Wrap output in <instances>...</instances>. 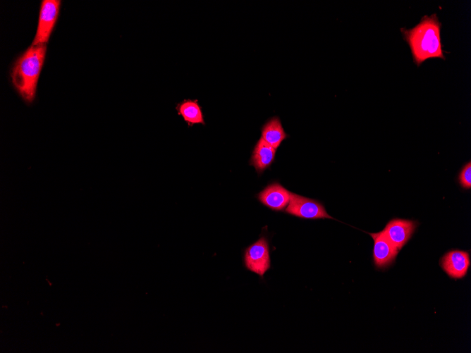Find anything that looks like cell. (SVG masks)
<instances>
[{"label":"cell","mask_w":471,"mask_h":353,"mask_svg":"<svg viewBox=\"0 0 471 353\" xmlns=\"http://www.w3.org/2000/svg\"><path fill=\"white\" fill-rule=\"evenodd\" d=\"M417 226L415 221L393 218L388 222L383 232L399 252L410 239Z\"/></svg>","instance_id":"8992f818"},{"label":"cell","mask_w":471,"mask_h":353,"mask_svg":"<svg viewBox=\"0 0 471 353\" xmlns=\"http://www.w3.org/2000/svg\"><path fill=\"white\" fill-rule=\"evenodd\" d=\"M440 264L443 270L452 278H463L470 266L468 252L462 250H452L445 254Z\"/></svg>","instance_id":"ba28073f"},{"label":"cell","mask_w":471,"mask_h":353,"mask_svg":"<svg viewBox=\"0 0 471 353\" xmlns=\"http://www.w3.org/2000/svg\"><path fill=\"white\" fill-rule=\"evenodd\" d=\"M287 136L278 117L271 118L262 128V137L276 149Z\"/></svg>","instance_id":"8fae6325"},{"label":"cell","mask_w":471,"mask_h":353,"mask_svg":"<svg viewBox=\"0 0 471 353\" xmlns=\"http://www.w3.org/2000/svg\"><path fill=\"white\" fill-rule=\"evenodd\" d=\"M285 212L305 219L333 218L319 202L293 192Z\"/></svg>","instance_id":"277c9868"},{"label":"cell","mask_w":471,"mask_h":353,"mask_svg":"<svg viewBox=\"0 0 471 353\" xmlns=\"http://www.w3.org/2000/svg\"><path fill=\"white\" fill-rule=\"evenodd\" d=\"M61 1H42L38 25L32 45H45L48 42L58 18Z\"/></svg>","instance_id":"3957f363"},{"label":"cell","mask_w":471,"mask_h":353,"mask_svg":"<svg viewBox=\"0 0 471 353\" xmlns=\"http://www.w3.org/2000/svg\"><path fill=\"white\" fill-rule=\"evenodd\" d=\"M401 31L417 66L431 58L445 59L441 42V23L436 14L425 16L414 27Z\"/></svg>","instance_id":"6da1fadb"},{"label":"cell","mask_w":471,"mask_h":353,"mask_svg":"<svg viewBox=\"0 0 471 353\" xmlns=\"http://www.w3.org/2000/svg\"><path fill=\"white\" fill-rule=\"evenodd\" d=\"M458 180L460 185L464 189H470L471 188V163L469 161L466 163L463 169L461 170Z\"/></svg>","instance_id":"4fadbf2b"},{"label":"cell","mask_w":471,"mask_h":353,"mask_svg":"<svg viewBox=\"0 0 471 353\" xmlns=\"http://www.w3.org/2000/svg\"><path fill=\"white\" fill-rule=\"evenodd\" d=\"M276 149L268 144L262 137L257 142L250 159V164L261 173L273 163Z\"/></svg>","instance_id":"30bf717a"},{"label":"cell","mask_w":471,"mask_h":353,"mask_svg":"<svg viewBox=\"0 0 471 353\" xmlns=\"http://www.w3.org/2000/svg\"><path fill=\"white\" fill-rule=\"evenodd\" d=\"M374 240L373 259L374 265L379 268L390 266L395 260L398 251L388 240L383 230L369 233Z\"/></svg>","instance_id":"52a82bcc"},{"label":"cell","mask_w":471,"mask_h":353,"mask_svg":"<svg viewBox=\"0 0 471 353\" xmlns=\"http://www.w3.org/2000/svg\"><path fill=\"white\" fill-rule=\"evenodd\" d=\"M176 109L189 125L192 126L196 123L204 124L203 114L197 100H184L177 105Z\"/></svg>","instance_id":"7c38bea8"},{"label":"cell","mask_w":471,"mask_h":353,"mask_svg":"<svg viewBox=\"0 0 471 353\" xmlns=\"http://www.w3.org/2000/svg\"><path fill=\"white\" fill-rule=\"evenodd\" d=\"M244 264L247 270L263 278L271 266L269 244L265 237H260L245 249Z\"/></svg>","instance_id":"5b68a950"},{"label":"cell","mask_w":471,"mask_h":353,"mask_svg":"<svg viewBox=\"0 0 471 353\" xmlns=\"http://www.w3.org/2000/svg\"><path fill=\"white\" fill-rule=\"evenodd\" d=\"M258 199L274 211H282L288 204L290 192L278 182L267 186L258 194Z\"/></svg>","instance_id":"9c48e42d"},{"label":"cell","mask_w":471,"mask_h":353,"mask_svg":"<svg viewBox=\"0 0 471 353\" xmlns=\"http://www.w3.org/2000/svg\"><path fill=\"white\" fill-rule=\"evenodd\" d=\"M47 47L31 45L15 62L11 71L12 83L27 103L34 101L37 81L44 62Z\"/></svg>","instance_id":"7a4b0ae2"}]
</instances>
